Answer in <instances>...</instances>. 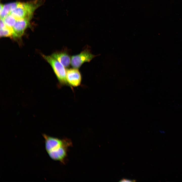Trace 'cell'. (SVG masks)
Returning <instances> with one entry per match:
<instances>
[{"label": "cell", "mask_w": 182, "mask_h": 182, "mask_svg": "<svg viewBox=\"0 0 182 182\" xmlns=\"http://www.w3.org/2000/svg\"><path fill=\"white\" fill-rule=\"evenodd\" d=\"M96 56L92 54L89 49H86L79 54L71 57V65L74 68L78 69L83 63L90 62Z\"/></svg>", "instance_id": "cell-4"}, {"label": "cell", "mask_w": 182, "mask_h": 182, "mask_svg": "<svg viewBox=\"0 0 182 182\" xmlns=\"http://www.w3.org/2000/svg\"><path fill=\"white\" fill-rule=\"evenodd\" d=\"M30 20L26 19H17L12 27L13 37L14 38H20L24 34L26 29L29 25Z\"/></svg>", "instance_id": "cell-6"}, {"label": "cell", "mask_w": 182, "mask_h": 182, "mask_svg": "<svg viewBox=\"0 0 182 182\" xmlns=\"http://www.w3.org/2000/svg\"><path fill=\"white\" fill-rule=\"evenodd\" d=\"M18 3L19 2H13L3 5V8L0 11V18L3 19L10 14L17 8Z\"/></svg>", "instance_id": "cell-8"}, {"label": "cell", "mask_w": 182, "mask_h": 182, "mask_svg": "<svg viewBox=\"0 0 182 182\" xmlns=\"http://www.w3.org/2000/svg\"><path fill=\"white\" fill-rule=\"evenodd\" d=\"M135 180H131L125 178H123L120 181L121 182H133L135 181Z\"/></svg>", "instance_id": "cell-11"}, {"label": "cell", "mask_w": 182, "mask_h": 182, "mask_svg": "<svg viewBox=\"0 0 182 182\" xmlns=\"http://www.w3.org/2000/svg\"><path fill=\"white\" fill-rule=\"evenodd\" d=\"M42 56L51 66L58 80L59 87L67 85L66 78V70L65 67L51 56L43 55Z\"/></svg>", "instance_id": "cell-3"}, {"label": "cell", "mask_w": 182, "mask_h": 182, "mask_svg": "<svg viewBox=\"0 0 182 182\" xmlns=\"http://www.w3.org/2000/svg\"><path fill=\"white\" fill-rule=\"evenodd\" d=\"M0 36L1 37H13L12 28L7 26L3 20L0 18Z\"/></svg>", "instance_id": "cell-9"}, {"label": "cell", "mask_w": 182, "mask_h": 182, "mask_svg": "<svg viewBox=\"0 0 182 182\" xmlns=\"http://www.w3.org/2000/svg\"><path fill=\"white\" fill-rule=\"evenodd\" d=\"M2 19L5 24L11 28H12L17 20L16 18L10 13Z\"/></svg>", "instance_id": "cell-10"}, {"label": "cell", "mask_w": 182, "mask_h": 182, "mask_svg": "<svg viewBox=\"0 0 182 182\" xmlns=\"http://www.w3.org/2000/svg\"><path fill=\"white\" fill-rule=\"evenodd\" d=\"M45 149L52 160L64 163L67 158L69 148L72 145L70 140L60 139L43 134Z\"/></svg>", "instance_id": "cell-1"}, {"label": "cell", "mask_w": 182, "mask_h": 182, "mask_svg": "<svg viewBox=\"0 0 182 182\" xmlns=\"http://www.w3.org/2000/svg\"><path fill=\"white\" fill-rule=\"evenodd\" d=\"M51 56L60 62L65 67L68 68L70 66L71 58L67 50L54 53Z\"/></svg>", "instance_id": "cell-7"}, {"label": "cell", "mask_w": 182, "mask_h": 182, "mask_svg": "<svg viewBox=\"0 0 182 182\" xmlns=\"http://www.w3.org/2000/svg\"><path fill=\"white\" fill-rule=\"evenodd\" d=\"M44 0H34L27 3L19 2L17 8L10 14L17 19H26L30 20L35 10L40 6Z\"/></svg>", "instance_id": "cell-2"}, {"label": "cell", "mask_w": 182, "mask_h": 182, "mask_svg": "<svg viewBox=\"0 0 182 182\" xmlns=\"http://www.w3.org/2000/svg\"><path fill=\"white\" fill-rule=\"evenodd\" d=\"M66 78L67 85L73 89L81 84L82 77L78 69L70 68L66 70Z\"/></svg>", "instance_id": "cell-5"}]
</instances>
